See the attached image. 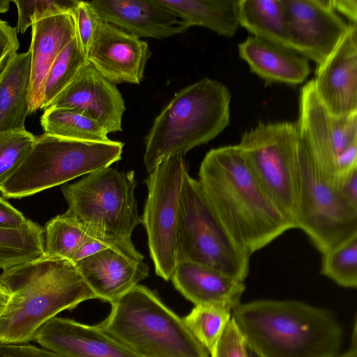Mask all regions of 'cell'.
<instances>
[{
  "label": "cell",
  "instance_id": "obj_1",
  "mask_svg": "<svg viewBox=\"0 0 357 357\" xmlns=\"http://www.w3.org/2000/svg\"><path fill=\"white\" fill-rule=\"evenodd\" d=\"M197 181L220 220L250 255L292 229L238 144L211 149L201 162Z\"/></svg>",
  "mask_w": 357,
  "mask_h": 357
},
{
  "label": "cell",
  "instance_id": "obj_2",
  "mask_svg": "<svg viewBox=\"0 0 357 357\" xmlns=\"http://www.w3.org/2000/svg\"><path fill=\"white\" fill-rule=\"evenodd\" d=\"M0 285L10 294L0 317L2 344L29 343L61 312L96 298L75 263L43 256L3 270Z\"/></svg>",
  "mask_w": 357,
  "mask_h": 357
},
{
  "label": "cell",
  "instance_id": "obj_3",
  "mask_svg": "<svg viewBox=\"0 0 357 357\" xmlns=\"http://www.w3.org/2000/svg\"><path fill=\"white\" fill-rule=\"evenodd\" d=\"M231 317L261 357H337L342 328L329 311L296 301L239 303Z\"/></svg>",
  "mask_w": 357,
  "mask_h": 357
},
{
  "label": "cell",
  "instance_id": "obj_4",
  "mask_svg": "<svg viewBox=\"0 0 357 357\" xmlns=\"http://www.w3.org/2000/svg\"><path fill=\"white\" fill-rule=\"evenodd\" d=\"M231 94L208 77L190 84L161 110L144 138L148 172L165 159L183 155L219 135L229 125Z\"/></svg>",
  "mask_w": 357,
  "mask_h": 357
},
{
  "label": "cell",
  "instance_id": "obj_5",
  "mask_svg": "<svg viewBox=\"0 0 357 357\" xmlns=\"http://www.w3.org/2000/svg\"><path fill=\"white\" fill-rule=\"evenodd\" d=\"M112 305L97 326L140 357H210L179 317L150 289L137 284Z\"/></svg>",
  "mask_w": 357,
  "mask_h": 357
},
{
  "label": "cell",
  "instance_id": "obj_6",
  "mask_svg": "<svg viewBox=\"0 0 357 357\" xmlns=\"http://www.w3.org/2000/svg\"><path fill=\"white\" fill-rule=\"evenodd\" d=\"M124 144L86 142L46 133L34 144L17 170L2 184L5 198L20 199L101 170L121 160Z\"/></svg>",
  "mask_w": 357,
  "mask_h": 357
},
{
  "label": "cell",
  "instance_id": "obj_7",
  "mask_svg": "<svg viewBox=\"0 0 357 357\" xmlns=\"http://www.w3.org/2000/svg\"><path fill=\"white\" fill-rule=\"evenodd\" d=\"M136 185L133 171L107 167L63 185L61 191L68 204L66 212L91 237L118 244L131 242L133 230L142 223Z\"/></svg>",
  "mask_w": 357,
  "mask_h": 357
},
{
  "label": "cell",
  "instance_id": "obj_8",
  "mask_svg": "<svg viewBox=\"0 0 357 357\" xmlns=\"http://www.w3.org/2000/svg\"><path fill=\"white\" fill-rule=\"evenodd\" d=\"M250 256L220 220L199 181L187 171L180 197L177 261L204 265L245 282Z\"/></svg>",
  "mask_w": 357,
  "mask_h": 357
},
{
  "label": "cell",
  "instance_id": "obj_9",
  "mask_svg": "<svg viewBox=\"0 0 357 357\" xmlns=\"http://www.w3.org/2000/svg\"><path fill=\"white\" fill-rule=\"evenodd\" d=\"M298 121L259 123L238 146L257 181L294 228L298 188Z\"/></svg>",
  "mask_w": 357,
  "mask_h": 357
},
{
  "label": "cell",
  "instance_id": "obj_10",
  "mask_svg": "<svg viewBox=\"0 0 357 357\" xmlns=\"http://www.w3.org/2000/svg\"><path fill=\"white\" fill-rule=\"evenodd\" d=\"M294 228L303 230L321 255L357 234V208L319 170L301 133Z\"/></svg>",
  "mask_w": 357,
  "mask_h": 357
},
{
  "label": "cell",
  "instance_id": "obj_11",
  "mask_svg": "<svg viewBox=\"0 0 357 357\" xmlns=\"http://www.w3.org/2000/svg\"><path fill=\"white\" fill-rule=\"evenodd\" d=\"M188 171L182 155L157 165L144 183L148 195L142 217L150 256L158 276L170 280L177 264V227L183 178Z\"/></svg>",
  "mask_w": 357,
  "mask_h": 357
},
{
  "label": "cell",
  "instance_id": "obj_12",
  "mask_svg": "<svg viewBox=\"0 0 357 357\" xmlns=\"http://www.w3.org/2000/svg\"><path fill=\"white\" fill-rule=\"evenodd\" d=\"M297 121L316 165L335 185L357 169V114H331L317 97L312 79L301 89Z\"/></svg>",
  "mask_w": 357,
  "mask_h": 357
},
{
  "label": "cell",
  "instance_id": "obj_13",
  "mask_svg": "<svg viewBox=\"0 0 357 357\" xmlns=\"http://www.w3.org/2000/svg\"><path fill=\"white\" fill-rule=\"evenodd\" d=\"M284 4L289 47L320 66L339 45L350 23L337 15L331 0H284Z\"/></svg>",
  "mask_w": 357,
  "mask_h": 357
},
{
  "label": "cell",
  "instance_id": "obj_14",
  "mask_svg": "<svg viewBox=\"0 0 357 357\" xmlns=\"http://www.w3.org/2000/svg\"><path fill=\"white\" fill-rule=\"evenodd\" d=\"M151 55L148 43L100 20L87 61L114 84H139Z\"/></svg>",
  "mask_w": 357,
  "mask_h": 357
},
{
  "label": "cell",
  "instance_id": "obj_15",
  "mask_svg": "<svg viewBox=\"0 0 357 357\" xmlns=\"http://www.w3.org/2000/svg\"><path fill=\"white\" fill-rule=\"evenodd\" d=\"M75 264L96 298L111 304L149 276L144 256L135 248L112 247Z\"/></svg>",
  "mask_w": 357,
  "mask_h": 357
},
{
  "label": "cell",
  "instance_id": "obj_16",
  "mask_svg": "<svg viewBox=\"0 0 357 357\" xmlns=\"http://www.w3.org/2000/svg\"><path fill=\"white\" fill-rule=\"evenodd\" d=\"M325 108L336 116L357 114V26L349 29L328 59L317 67L312 79Z\"/></svg>",
  "mask_w": 357,
  "mask_h": 357
},
{
  "label": "cell",
  "instance_id": "obj_17",
  "mask_svg": "<svg viewBox=\"0 0 357 357\" xmlns=\"http://www.w3.org/2000/svg\"><path fill=\"white\" fill-rule=\"evenodd\" d=\"M51 107L76 109L97 121L108 134L122 130L123 98L116 85L88 61L47 108Z\"/></svg>",
  "mask_w": 357,
  "mask_h": 357
},
{
  "label": "cell",
  "instance_id": "obj_18",
  "mask_svg": "<svg viewBox=\"0 0 357 357\" xmlns=\"http://www.w3.org/2000/svg\"><path fill=\"white\" fill-rule=\"evenodd\" d=\"M40 347L65 357H140L97 325L54 317L35 333Z\"/></svg>",
  "mask_w": 357,
  "mask_h": 357
},
{
  "label": "cell",
  "instance_id": "obj_19",
  "mask_svg": "<svg viewBox=\"0 0 357 357\" xmlns=\"http://www.w3.org/2000/svg\"><path fill=\"white\" fill-rule=\"evenodd\" d=\"M89 3L102 20L139 38L163 39L188 29L157 0H96Z\"/></svg>",
  "mask_w": 357,
  "mask_h": 357
},
{
  "label": "cell",
  "instance_id": "obj_20",
  "mask_svg": "<svg viewBox=\"0 0 357 357\" xmlns=\"http://www.w3.org/2000/svg\"><path fill=\"white\" fill-rule=\"evenodd\" d=\"M31 76L29 87V114L42 109L44 85L53 63L76 36L74 15L61 14L31 25Z\"/></svg>",
  "mask_w": 357,
  "mask_h": 357
},
{
  "label": "cell",
  "instance_id": "obj_21",
  "mask_svg": "<svg viewBox=\"0 0 357 357\" xmlns=\"http://www.w3.org/2000/svg\"><path fill=\"white\" fill-rule=\"evenodd\" d=\"M238 48L250 70L268 84L297 85L310 74L309 60L283 45L250 36Z\"/></svg>",
  "mask_w": 357,
  "mask_h": 357
},
{
  "label": "cell",
  "instance_id": "obj_22",
  "mask_svg": "<svg viewBox=\"0 0 357 357\" xmlns=\"http://www.w3.org/2000/svg\"><path fill=\"white\" fill-rule=\"evenodd\" d=\"M174 287L195 305H213L232 310L240 303L244 282L212 268L178 262L170 278Z\"/></svg>",
  "mask_w": 357,
  "mask_h": 357
},
{
  "label": "cell",
  "instance_id": "obj_23",
  "mask_svg": "<svg viewBox=\"0 0 357 357\" xmlns=\"http://www.w3.org/2000/svg\"><path fill=\"white\" fill-rule=\"evenodd\" d=\"M31 52L16 53L0 73V132L24 130L29 114Z\"/></svg>",
  "mask_w": 357,
  "mask_h": 357
},
{
  "label": "cell",
  "instance_id": "obj_24",
  "mask_svg": "<svg viewBox=\"0 0 357 357\" xmlns=\"http://www.w3.org/2000/svg\"><path fill=\"white\" fill-rule=\"evenodd\" d=\"M183 22L208 29L218 35L232 37L239 25L238 1L235 0H157Z\"/></svg>",
  "mask_w": 357,
  "mask_h": 357
},
{
  "label": "cell",
  "instance_id": "obj_25",
  "mask_svg": "<svg viewBox=\"0 0 357 357\" xmlns=\"http://www.w3.org/2000/svg\"><path fill=\"white\" fill-rule=\"evenodd\" d=\"M239 25L252 36L288 46L284 0H238Z\"/></svg>",
  "mask_w": 357,
  "mask_h": 357
},
{
  "label": "cell",
  "instance_id": "obj_26",
  "mask_svg": "<svg viewBox=\"0 0 357 357\" xmlns=\"http://www.w3.org/2000/svg\"><path fill=\"white\" fill-rule=\"evenodd\" d=\"M44 133L70 139L106 142L107 132L89 116L70 108H47L40 118Z\"/></svg>",
  "mask_w": 357,
  "mask_h": 357
},
{
  "label": "cell",
  "instance_id": "obj_27",
  "mask_svg": "<svg viewBox=\"0 0 357 357\" xmlns=\"http://www.w3.org/2000/svg\"><path fill=\"white\" fill-rule=\"evenodd\" d=\"M44 231L36 222L21 228L0 227V269L18 266L44 255Z\"/></svg>",
  "mask_w": 357,
  "mask_h": 357
},
{
  "label": "cell",
  "instance_id": "obj_28",
  "mask_svg": "<svg viewBox=\"0 0 357 357\" xmlns=\"http://www.w3.org/2000/svg\"><path fill=\"white\" fill-rule=\"evenodd\" d=\"M43 231V257L51 259H68L72 261L80 248L93 238L66 212L49 220Z\"/></svg>",
  "mask_w": 357,
  "mask_h": 357
},
{
  "label": "cell",
  "instance_id": "obj_29",
  "mask_svg": "<svg viewBox=\"0 0 357 357\" xmlns=\"http://www.w3.org/2000/svg\"><path fill=\"white\" fill-rule=\"evenodd\" d=\"M86 63V57L75 36L60 52L49 70L44 85L42 109L48 107Z\"/></svg>",
  "mask_w": 357,
  "mask_h": 357
},
{
  "label": "cell",
  "instance_id": "obj_30",
  "mask_svg": "<svg viewBox=\"0 0 357 357\" xmlns=\"http://www.w3.org/2000/svg\"><path fill=\"white\" fill-rule=\"evenodd\" d=\"M231 318V310L213 305H199L183 319L197 340L211 354Z\"/></svg>",
  "mask_w": 357,
  "mask_h": 357
},
{
  "label": "cell",
  "instance_id": "obj_31",
  "mask_svg": "<svg viewBox=\"0 0 357 357\" xmlns=\"http://www.w3.org/2000/svg\"><path fill=\"white\" fill-rule=\"evenodd\" d=\"M321 273L339 286L357 287V234L322 255Z\"/></svg>",
  "mask_w": 357,
  "mask_h": 357
},
{
  "label": "cell",
  "instance_id": "obj_32",
  "mask_svg": "<svg viewBox=\"0 0 357 357\" xmlns=\"http://www.w3.org/2000/svg\"><path fill=\"white\" fill-rule=\"evenodd\" d=\"M35 139L26 129L0 132V185L20 167Z\"/></svg>",
  "mask_w": 357,
  "mask_h": 357
},
{
  "label": "cell",
  "instance_id": "obj_33",
  "mask_svg": "<svg viewBox=\"0 0 357 357\" xmlns=\"http://www.w3.org/2000/svg\"><path fill=\"white\" fill-rule=\"evenodd\" d=\"M17 8V33H24L34 22L61 14H75L79 1L77 0H33L12 1Z\"/></svg>",
  "mask_w": 357,
  "mask_h": 357
},
{
  "label": "cell",
  "instance_id": "obj_34",
  "mask_svg": "<svg viewBox=\"0 0 357 357\" xmlns=\"http://www.w3.org/2000/svg\"><path fill=\"white\" fill-rule=\"evenodd\" d=\"M76 36L83 54L86 56L101 19L89 1H79L75 10Z\"/></svg>",
  "mask_w": 357,
  "mask_h": 357
},
{
  "label": "cell",
  "instance_id": "obj_35",
  "mask_svg": "<svg viewBox=\"0 0 357 357\" xmlns=\"http://www.w3.org/2000/svg\"><path fill=\"white\" fill-rule=\"evenodd\" d=\"M247 343L236 322L230 319L210 357H247Z\"/></svg>",
  "mask_w": 357,
  "mask_h": 357
},
{
  "label": "cell",
  "instance_id": "obj_36",
  "mask_svg": "<svg viewBox=\"0 0 357 357\" xmlns=\"http://www.w3.org/2000/svg\"><path fill=\"white\" fill-rule=\"evenodd\" d=\"M20 47L16 29L0 20V73Z\"/></svg>",
  "mask_w": 357,
  "mask_h": 357
},
{
  "label": "cell",
  "instance_id": "obj_37",
  "mask_svg": "<svg viewBox=\"0 0 357 357\" xmlns=\"http://www.w3.org/2000/svg\"><path fill=\"white\" fill-rule=\"evenodd\" d=\"M0 357H65L57 353L26 344H2L0 343Z\"/></svg>",
  "mask_w": 357,
  "mask_h": 357
},
{
  "label": "cell",
  "instance_id": "obj_38",
  "mask_svg": "<svg viewBox=\"0 0 357 357\" xmlns=\"http://www.w3.org/2000/svg\"><path fill=\"white\" fill-rule=\"evenodd\" d=\"M31 222L0 195V227L21 228Z\"/></svg>",
  "mask_w": 357,
  "mask_h": 357
},
{
  "label": "cell",
  "instance_id": "obj_39",
  "mask_svg": "<svg viewBox=\"0 0 357 357\" xmlns=\"http://www.w3.org/2000/svg\"><path fill=\"white\" fill-rule=\"evenodd\" d=\"M335 186L343 198L357 208V169L348 174Z\"/></svg>",
  "mask_w": 357,
  "mask_h": 357
},
{
  "label": "cell",
  "instance_id": "obj_40",
  "mask_svg": "<svg viewBox=\"0 0 357 357\" xmlns=\"http://www.w3.org/2000/svg\"><path fill=\"white\" fill-rule=\"evenodd\" d=\"M332 6L335 12L338 11L347 17L351 24L357 22L356 0H331Z\"/></svg>",
  "mask_w": 357,
  "mask_h": 357
},
{
  "label": "cell",
  "instance_id": "obj_41",
  "mask_svg": "<svg viewBox=\"0 0 357 357\" xmlns=\"http://www.w3.org/2000/svg\"><path fill=\"white\" fill-rule=\"evenodd\" d=\"M337 357H357V327L355 321L350 348L344 353H341Z\"/></svg>",
  "mask_w": 357,
  "mask_h": 357
},
{
  "label": "cell",
  "instance_id": "obj_42",
  "mask_svg": "<svg viewBox=\"0 0 357 357\" xmlns=\"http://www.w3.org/2000/svg\"><path fill=\"white\" fill-rule=\"evenodd\" d=\"M10 1L0 0V14L7 12L9 9Z\"/></svg>",
  "mask_w": 357,
  "mask_h": 357
},
{
  "label": "cell",
  "instance_id": "obj_43",
  "mask_svg": "<svg viewBox=\"0 0 357 357\" xmlns=\"http://www.w3.org/2000/svg\"><path fill=\"white\" fill-rule=\"evenodd\" d=\"M247 357H261V356L248 345Z\"/></svg>",
  "mask_w": 357,
  "mask_h": 357
}]
</instances>
